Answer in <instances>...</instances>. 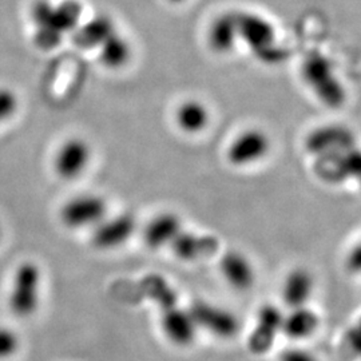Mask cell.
Masks as SVG:
<instances>
[{
  "label": "cell",
  "instance_id": "cell-6",
  "mask_svg": "<svg viewBox=\"0 0 361 361\" xmlns=\"http://www.w3.org/2000/svg\"><path fill=\"white\" fill-rule=\"evenodd\" d=\"M189 310L198 331H207L219 338H232L240 332V320L232 310L204 300L193 302Z\"/></svg>",
  "mask_w": 361,
  "mask_h": 361
},
{
  "label": "cell",
  "instance_id": "cell-14",
  "mask_svg": "<svg viewBox=\"0 0 361 361\" xmlns=\"http://www.w3.org/2000/svg\"><path fill=\"white\" fill-rule=\"evenodd\" d=\"M353 135L347 128L331 125L312 131L307 137V150L313 154L324 155L352 149Z\"/></svg>",
  "mask_w": 361,
  "mask_h": 361
},
{
  "label": "cell",
  "instance_id": "cell-26",
  "mask_svg": "<svg viewBox=\"0 0 361 361\" xmlns=\"http://www.w3.org/2000/svg\"><path fill=\"white\" fill-rule=\"evenodd\" d=\"M279 361H319L317 357L307 349L293 348L285 349L280 355V360Z\"/></svg>",
  "mask_w": 361,
  "mask_h": 361
},
{
  "label": "cell",
  "instance_id": "cell-8",
  "mask_svg": "<svg viewBox=\"0 0 361 361\" xmlns=\"http://www.w3.org/2000/svg\"><path fill=\"white\" fill-rule=\"evenodd\" d=\"M91 157L90 143L83 138H70L58 149L54 169L62 180H77L89 168Z\"/></svg>",
  "mask_w": 361,
  "mask_h": 361
},
{
  "label": "cell",
  "instance_id": "cell-15",
  "mask_svg": "<svg viewBox=\"0 0 361 361\" xmlns=\"http://www.w3.org/2000/svg\"><path fill=\"white\" fill-rule=\"evenodd\" d=\"M116 30V22L106 13H98L90 20L80 23L71 34L74 44L82 50H98Z\"/></svg>",
  "mask_w": 361,
  "mask_h": 361
},
{
  "label": "cell",
  "instance_id": "cell-21",
  "mask_svg": "<svg viewBox=\"0 0 361 361\" xmlns=\"http://www.w3.org/2000/svg\"><path fill=\"white\" fill-rule=\"evenodd\" d=\"M319 316L308 307L292 308L284 313L281 334L292 340H304L313 335L319 328Z\"/></svg>",
  "mask_w": 361,
  "mask_h": 361
},
{
  "label": "cell",
  "instance_id": "cell-7",
  "mask_svg": "<svg viewBox=\"0 0 361 361\" xmlns=\"http://www.w3.org/2000/svg\"><path fill=\"white\" fill-rule=\"evenodd\" d=\"M271 147V138L264 130L247 129L229 143L226 158L233 166H250L269 154Z\"/></svg>",
  "mask_w": 361,
  "mask_h": 361
},
{
  "label": "cell",
  "instance_id": "cell-2",
  "mask_svg": "<svg viewBox=\"0 0 361 361\" xmlns=\"http://www.w3.org/2000/svg\"><path fill=\"white\" fill-rule=\"evenodd\" d=\"M238 39L264 65L276 66L286 59V51L277 43L276 27L268 18L255 11H235Z\"/></svg>",
  "mask_w": 361,
  "mask_h": 361
},
{
  "label": "cell",
  "instance_id": "cell-28",
  "mask_svg": "<svg viewBox=\"0 0 361 361\" xmlns=\"http://www.w3.org/2000/svg\"><path fill=\"white\" fill-rule=\"evenodd\" d=\"M0 238H1V226H0Z\"/></svg>",
  "mask_w": 361,
  "mask_h": 361
},
{
  "label": "cell",
  "instance_id": "cell-13",
  "mask_svg": "<svg viewBox=\"0 0 361 361\" xmlns=\"http://www.w3.org/2000/svg\"><path fill=\"white\" fill-rule=\"evenodd\" d=\"M224 280L235 290H247L256 283V269L252 261L238 250L226 252L219 259Z\"/></svg>",
  "mask_w": 361,
  "mask_h": 361
},
{
  "label": "cell",
  "instance_id": "cell-3",
  "mask_svg": "<svg viewBox=\"0 0 361 361\" xmlns=\"http://www.w3.org/2000/svg\"><path fill=\"white\" fill-rule=\"evenodd\" d=\"M301 78L316 98L331 109H338L347 101V91L336 75L335 67L322 52H310L301 65Z\"/></svg>",
  "mask_w": 361,
  "mask_h": 361
},
{
  "label": "cell",
  "instance_id": "cell-11",
  "mask_svg": "<svg viewBox=\"0 0 361 361\" xmlns=\"http://www.w3.org/2000/svg\"><path fill=\"white\" fill-rule=\"evenodd\" d=\"M161 326L169 341L178 347L190 345L198 332L190 310L178 304L161 310Z\"/></svg>",
  "mask_w": 361,
  "mask_h": 361
},
{
  "label": "cell",
  "instance_id": "cell-27",
  "mask_svg": "<svg viewBox=\"0 0 361 361\" xmlns=\"http://www.w3.org/2000/svg\"><path fill=\"white\" fill-rule=\"evenodd\" d=\"M168 3L170 4H173V6H180V4H183V3H186L188 0H166Z\"/></svg>",
  "mask_w": 361,
  "mask_h": 361
},
{
  "label": "cell",
  "instance_id": "cell-20",
  "mask_svg": "<svg viewBox=\"0 0 361 361\" xmlns=\"http://www.w3.org/2000/svg\"><path fill=\"white\" fill-rule=\"evenodd\" d=\"M323 157L329 158V161L324 159L319 166V173L325 180H345L352 176H356L359 171L360 157L355 149L334 152L324 154Z\"/></svg>",
  "mask_w": 361,
  "mask_h": 361
},
{
  "label": "cell",
  "instance_id": "cell-22",
  "mask_svg": "<svg viewBox=\"0 0 361 361\" xmlns=\"http://www.w3.org/2000/svg\"><path fill=\"white\" fill-rule=\"evenodd\" d=\"M98 51L101 63L113 71L125 68L133 59V46L129 39L119 34V31H116L110 38L106 39Z\"/></svg>",
  "mask_w": 361,
  "mask_h": 361
},
{
  "label": "cell",
  "instance_id": "cell-23",
  "mask_svg": "<svg viewBox=\"0 0 361 361\" xmlns=\"http://www.w3.org/2000/svg\"><path fill=\"white\" fill-rule=\"evenodd\" d=\"M142 285L146 295L159 305L161 310L178 304V297L176 290L170 286L164 277L157 274L147 276L145 277Z\"/></svg>",
  "mask_w": 361,
  "mask_h": 361
},
{
  "label": "cell",
  "instance_id": "cell-5",
  "mask_svg": "<svg viewBox=\"0 0 361 361\" xmlns=\"http://www.w3.org/2000/svg\"><path fill=\"white\" fill-rule=\"evenodd\" d=\"M107 216V202L99 194H80L61 209V219L68 229L95 228Z\"/></svg>",
  "mask_w": 361,
  "mask_h": 361
},
{
  "label": "cell",
  "instance_id": "cell-16",
  "mask_svg": "<svg viewBox=\"0 0 361 361\" xmlns=\"http://www.w3.org/2000/svg\"><path fill=\"white\" fill-rule=\"evenodd\" d=\"M183 231L182 219L176 213H159L147 222L143 229V241L150 249H162L171 245Z\"/></svg>",
  "mask_w": 361,
  "mask_h": 361
},
{
  "label": "cell",
  "instance_id": "cell-12",
  "mask_svg": "<svg viewBox=\"0 0 361 361\" xmlns=\"http://www.w3.org/2000/svg\"><path fill=\"white\" fill-rule=\"evenodd\" d=\"M207 42L209 49L217 55H228L240 43L235 11L219 13L207 27Z\"/></svg>",
  "mask_w": 361,
  "mask_h": 361
},
{
  "label": "cell",
  "instance_id": "cell-19",
  "mask_svg": "<svg viewBox=\"0 0 361 361\" xmlns=\"http://www.w3.org/2000/svg\"><path fill=\"white\" fill-rule=\"evenodd\" d=\"M174 121L177 128L189 135H197L207 130L210 123V111L207 104L198 99H188L176 109Z\"/></svg>",
  "mask_w": 361,
  "mask_h": 361
},
{
  "label": "cell",
  "instance_id": "cell-4",
  "mask_svg": "<svg viewBox=\"0 0 361 361\" xmlns=\"http://www.w3.org/2000/svg\"><path fill=\"white\" fill-rule=\"evenodd\" d=\"M42 288V271L35 262H22L13 274L10 308L22 319L32 316L38 310Z\"/></svg>",
  "mask_w": 361,
  "mask_h": 361
},
{
  "label": "cell",
  "instance_id": "cell-17",
  "mask_svg": "<svg viewBox=\"0 0 361 361\" xmlns=\"http://www.w3.org/2000/svg\"><path fill=\"white\" fill-rule=\"evenodd\" d=\"M170 247L180 259L197 261L216 253L219 250V240L210 234L182 231Z\"/></svg>",
  "mask_w": 361,
  "mask_h": 361
},
{
  "label": "cell",
  "instance_id": "cell-10",
  "mask_svg": "<svg viewBox=\"0 0 361 361\" xmlns=\"http://www.w3.org/2000/svg\"><path fill=\"white\" fill-rule=\"evenodd\" d=\"M284 313L277 307L267 304L262 305L257 313L256 326L247 338L249 349L255 355L267 353L271 348L277 336L281 334Z\"/></svg>",
  "mask_w": 361,
  "mask_h": 361
},
{
  "label": "cell",
  "instance_id": "cell-1",
  "mask_svg": "<svg viewBox=\"0 0 361 361\" xmlns=\"http://www.w3.org/2000/svg\"><path fill=\"white\" fill-rule=\"evenodd\" d=\"M82 4L78 0H38L32 6V22L35 26L34 42L43 51L56 49L66 35H71L82 19Z\"/></svg>",
  "mask_w": 361,
  "mask_h": 361
},
{
  "label": "cell",
  "instance_id": "cell-24",
  "mask_svg": "<svg viewBox=\"0 0 361 361\" xmlns=\"http://www.w3.org/2000/svg\"><path fill=\"white\" fill-rule=\"evenodd\" d=\"M19 348V337L13 329L0 326V360L11 357Z\"/></svg>",
  "mask_w": 361,
  "mask_h": 361
},
{
  "label": "cell",
  "instance_id": "cell-9",
  "mask_svg": "<svg viewBox=\"0 0 361 361\" xmlns=\"http://www.w3.org/2000/svg\"><path fill=\"white\" fill-rule=\"evenodd\" d=\"M92 244L101 250H113L126 244L137 231V219L131 213L104 217L92 228Z\"/></svg>",
  "mask_w": 361,
  "mask_h": 361
},
{
  "label": "cell",
  "instance_id": "cell-18",
  "mask_svg": "<svg viewBox=\"0 0 361 361\" xmlns=\"http://www.w3.org/2000/svg\"><path fill=\"white\" fill-rule=\"evenodd\" d=\"M314 292V279L308 269L296 268L284 279L281 296L289 310L307 307Z\"/></svg>",
  "mask_w": 361,
  "mask_h": 361
},
{
  "label": "cell",
  "instance_id": "cell-25",
  "mask_svg": "<svg viewBox=\"0 0 361 361\" xmlns=\"http://www.w3.org/2000/svg\"><path fill=\"white\" fill-rule=\"evenodd\" d=\"M18 97L8 89H0V123L10 119L18 110Z\"/></svg>",
  "mask_w": 361,
  "mask_h": 361
}]
</instances>
